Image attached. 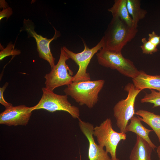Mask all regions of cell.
Masks as SVG:
<instances>
[{
	"instance_id": "cell-8",
	"label": "cell",
	"mask_w": 160,
	"mask_h": 160,
	"mask_svg": "<svg viewBox=\"0 0 160 160\" xmlns=\"http://www.w3.org/2000/svg\"><path fill=\"white\" fill-rule=\"evenodd\" d=\"M60 51L57 63L44 77L46 79L45 87L53 91L58 87L67 86L73 82V72L66 63L69 58L62 48Z\"/></svg>"
},
{
	"instance_id": "cell-10",
	"label": "cell",
	"mask_w": 160,
	"mask_h": 160,
	"mask_svg": "<svg viewBox=\"0 0 160 160\" xmlns=\"http://www.w3.org/2000/svg\"><path fill=\"white\" fill-rule=\"evenodd\" d=\"M31 108L25 105L5 108L0 114V124L9 126L26 125L32 114Z\"/></svg>"
},
{
	"instance_id": "cell-22",
	"label": "cell",
	"mask_w": 160,
	"mask_h": 160,
	"mask_svg": "<svg viewBox=\"0 0 160 160\" xmlns=\"http://www.w3.org/2000/svg\"><path fill=\"white\" fill-rule=\"evenodd\" d=\"M148 40L157 47L160 45V36H158L154 31L148 34Z\"/></svg>"
},
{
	"instance_id": "cell-18",
	"label": "cell",
	"mask_w": 160,
	"mask_h": 160,
	"mask_svg": "<svg viewBox=\"0 0 160 160\" xmlns=\"http://www.w3.org/2000/svg\"><path fill=\"white\" fill-rule=\"evenodd\" d=\"M150 90V93H146L141 99V103H152L153 108L160 106V92H157L153 89Z\"/></svg>"
},
{
	"instance_id": "cell-2",
	"label": "cell",
	"mask_w": 160,
	"mask_h": 160,
	"mask_svg": "<svg viewBox=\"0 0 160 160\" xmlns=\"http://www.w3.org/2000/svg\"><path fill=\"white\" fill-rule=\"evenodd\" d=\"M105 83L103 80L73 82L67 86L63 91L79 105H86L89 108L94 107L98 100V94Z\"/></svg>"
},
{
	"instance_id": "cell-19",
	"label": "cell",
	"mask_w": 160,
	"mask_h": 160,
	"mask_svg": "<svg viewBox=\"0 0 160 160\" xmlns=\"http://www.w3.org/2000/svg\"><path fill=\"white\" fill-rule=\"evenodd\" d=\"M0 52V60L1 61L5 57L9 56L18 55L21 53L20 50L15 48L14 44L9 43L5 48H1Z\"/></svg>"
},
{
	"instance_id": "cell-4",
	"label": "cell",
	"mask_w": 160,
	"mask_h": 160,
	"mask_svg": "<svg viewBox=\"0 0 160 160\" xmlns=\"http://www.w3.org/2000/svg\"><path fill=\"white\" fill-rule=\"evenodd\" d=\"M43 94L39 103L31 107L32 111L44 109L53 112L57 111L66 112L74 119H79L80 110L79 108L72 105L68 100V96L55 93L45 87L42 89Z\"/></svg>"
},
{
	"instance_id": "cell-9",
	"label": "cell",
	"mask_w": 160,
	"mask_h": 160,
	"mask_svg": "<svg viewBox=\"0 0 160 160\" xmlns=\"http://www.w3.org/2000/svg\"><path fill=\"white\" fill-rule=\"evenodd\" d=\"M29 22V20H24V25L25 31L35 39L37 44V50L39 57L47 61L49 63L51 69L53 68L55 65V58L51 52L50 44L52 41L60 36V32L53 27L55 30L54 35L52 38L48 39L36 33L34 30L33 26Z\"/></svg>"
},
{
	"instance_id": "cell-16",
	"label": "cell",
	"mask_w": 160,
	"mask_h": 160,
	"mask_svg": "<svg viewBox=\"0 0 160 160\" xmlns=\"http://www.w3.org/2000/svg\"><path fill=\"white\" fill-rule=\"evenodd\" d=\"M135 114L140 116L141 120L149 126L157 135L160 143V115L146 110L140 109Z\"/></svg>"
},
{
	"instance_id": "cell-3",
	"label": "cell",
	"mask_w": 160,
	"mask_h": 160,
	"mask_svg": "<svg viewBox=\"0 0 160 160\" xmlns=\"http://www.w3.org/2000/svg\"><path fill=\"white\" fill-rule=\"evenodd\" d=\"M93 135L97 138L100 147H105L111 160H120L116 157L117 148L120 141L126 140L127 135L125 133L117 132L113 129L110 119L107 118L99 126L94 127Z\"/></svg>"
},
{
	"instance_id": "cell-15",
	"label": "cell",
	"mask_w": 160,
	"mask_h": 160,
	"mask_svg": "<svg viewBox=\"0 0 160 160\" xmlns=\"http://www.w3.org/2000/svg\"><path fill=\"white\" fill-rule=\"evenodd\" d=\"M108 10L111 13L113 17H119L129 26L135 27L134 26L132 19L128 11L127 0H114L113 6Z\"/></svg>"
},
{
	"instance_id": "cell-6",
	"label": "cell",
	"mask_w": 160,
	"mask_h": 160,
	"mask_svg": "<svg viewBox=\"0 0 160 160\" xmlns=\"http://www.w3.org/2000/svg\"><path fill=\"white\" fill-rule=\"evenodd\" d=\"M124 90L128 92L127 97L119 101L114 106L113 115L120 132L126 133V128L129 120L135 114L136 98L141 90L136 89L133 83L126 85Z\"/></svg>"
},
{
	"instance_id": "cell-17",
	"label": "cell",
	"mask_w": 160,
	"mask_h": 160,
	"mask_svg": "<svg viewBox=\"0 0 160 160\" xmlns=\"http://www.w3.org/2000/svg\"><path fill=\"white\" fill-rule=\"evenodd\" d=\"M127 7L134 26L137 28L138 22L145 17L147 11L141 8L139 0H127Z\"/></svg>"
},
{
	"instance_id": "cell-20",
	"label": "cell",
	"mask_w": 160,
	"mask_h": 160,
	"mask_svg": "<svg viewBox=\"0 0 160 160\" xmlns=\"http://www.w3.org/2000/svg\"><path fill=\"white\" fill-rule=\"evenodd\" d=\"M143 44L140 46L142 53L146 54H152L156 52L158 49L157 46L146 40L145 38L141 39Z\"/></svg>"
},
{
	"instance_id": "cell-11",
	"label": "cell",
	"mask_w": 160,
	"mask_h": 160,
	"mask_svg": "<svg viewBox=\"0 0 160 160\" xmlns=\"http://www.w3.org/2000/svg\"><path fill=\"white\" fill-rule=\"evenodd\" d=\"M78 119L80 130L88 141V157L89 160H111L108 153L95 143L93 135V125L80 118Z\"/></svg>"
},
{
	"instance_id": "cell-12",
	"label": "cell",
	"mask_w": 160,
	"mask_h": 160,
	"mask_svg": "<svg viewBox=\"0 0 160 160\" xmlns=\"http://www.w3.org/2000/svg\"><path fill=\"white\" fill-rule=\"evenodd\" d=\"M135 87L141 91L145 89H155L160 92V75H148L140 71L138 75L132 79Z\"/></svg>"
},
{
	"instance_id": "cell-25",
	"label": "cell",
	"mask_w": 160,
	"mask_h": 160,
	"mask_svg": "<svg viewBox=\"0 0 160 160\" xmlns=\"http://www.w3.org/2000/svg\"><path fill=\"white\" fill-rule=\"evenodd\" d=\"M156 152L159 160H160V144L157 147Z\"/></svg>"
},
{
	"instance_id": "cell-23",
	"label": "cell",
	"mask_w": 160,
	"mask_h": 160,
	"mask_svg": "<svg viewBox=\"0 0 160 160\" xmlns=\"http://www.w3.org/2000/svg\"><path fill=\"white\" fill-rule=\"evenodd\" d=\"M12 13V10L10 7L3 8L0 12V20L5 17H6L7 19Z\"/></svg>"
},
{
	"instance_id": "cell-14",
	"label": "cell",
	"mask_w": 160,
	"mask_h": 160,
	"mask_svg": "<svg viewBox=\"0 0 160 160\" xmlns=\"http://www.w3.org/2000/svg\"><path fill=\"white\" fill-rule=\"evenodd\" d=\"M130 120V123L126 127V133L128 132L134 133L146 141L153 150L157 148L149 137V134L153 130L146 128L142 124L140 117L134 116Z\"/></svg>"
},
{
	"instance_id": "cell-7",
	"label": "cell",
	"mask_w": 160,
	"mask_h": 160,
	"mask_svg": "<svg viewBox=\"0 0 160 160\" xmlns=\"http://www.w3.org/2000/svg\"><path fill=\"white\" fill-rule=\"evenodd\" d=\"M82 41L84 49L79 53H74L65 47H62L69 58L73 60L79 66L77 72L73 76V82L91 80L90 74L87 72L88 66L94 55L102 48L104 45L103 37L98 44L92 48H89L84 41Z\"/></svg>"
},
{
	"instance_id": "cell-24",
	"label": "cell",
	"mask_w": 160,
	"mask_h": 160,
	"mask_svg": "<svg viewBox=\"0 0 160 160\" xmlns=\"http://www.w3.org/2000/svg\"><path fill=\"white\" fill-rule=\"evenodd\" d=\"M9 7L8 4L5 0H0V7L6 8Z\"/></svg>"
},
{
	"instance_id": "cell-5",
	"label": "cell",
	"mask_w": 160,
	"mask_h": 160,
	"mask_svg": "<svg viewBox=\"0 0 160 160\" xmlns=\"http://www.w3.org/2000/svg\"><path fill=\"white\" fill-rule=\"evenodd\" d=\"M98 63L101 65L115 69L125 76L133 79L140 71L130 60L125 58L121 52H115L102 48L96 54Z\"/></svg>"
},
{
	"instance_id": "cell-21",
	"label": "cell",
	"mask_w": 160,
	"mask_h": 160,
	"mask_svg": "<svg viewBox=\"0 0 160 160\" xmlns=\"http://www.w3.org/2000/svg\"><path fill=\"white\" fill-rule=\"evenodd\" d=\"M8 85V83L6 82L1 87H0V103L4 106L5 108L12 106V104L6 102L4 97V92Z\"/></svg>"
},
{
	"instance_id": "cell-13",
	"label": "cell",
	"mask_w": 160,
	"mask_h": 160,
	"mask_svg": "<svg viewBox=\"0 0 160 160\" xmlns=\"http://www.w3.org/2000/svg\"><path fill=\"white\" fill-rule=\"evenodd\" d=\"M153 149L144 140L136 135V141L130 152L129 160H152Z\"/></svg>"
},
{
	"instance_id": "cell-1",
	"label": "cell",
	"mask_w": 160,
	"mask_h": 160,
	"mask_svg": "<svg viewBox=\"0 0 160 160\" xmlns=\"http://www.w3.org/2000/svg\"><path fill=\"white\" fill-rule=\"evenodd\" d=\"M137 32V28L129 26L119 17H113L103 36L104 45L103 48L112 51L121 52Z\"/></svg>"
}]
</instances>
